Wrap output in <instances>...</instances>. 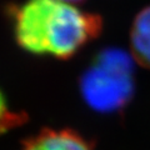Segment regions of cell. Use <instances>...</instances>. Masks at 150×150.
Instances as JSON below:
<instances>
[{"label": "cell", "mask_w": 150, "mask_h": 150, "mask_svg": "<svg viewBox=\"0 0 150 150\" xmlns=\"http://www.w3.org/2000/svg\"><path fill=\"white\" fill-rule=\"evenodd\" d=\"M23 150H93V148L74 130L44 129L28 139Z\"/></svg>", "instance_id": "3"}, {"label": "cell", "mask_w": 150, "mask_h": 150, "mask_svg": "<svg viewBox=\"0 0 150 150\" xmlns=\"http://www.w3.org/2000/svg\"><path fill=\"white\" fill-rule=\"evenodd\" d=\"M59 1H64V3H69V4H76V3H80V1H84V0H59Z\"/></svg>", "instance_id": "6"}, {"label": "cell", "mask_w": 150, "mask_h": 150, "mask_svg": "<svg viewBox=\"0 0 150 150\" xmlns=\"http://www.w3.org/2000/svg\"><path fill=\"white\" fill-rule=\"evenodd\" d=\"M26 121V115L10 109L4 93L0 90V137Z\"/></svg>", "instance_id": "5"}, {"label": "cell", "mask_w": 150, "mask_h": 150, "mask_svg": "<svg viewBox=\"0 0 150 150\" xmlns=\"http://www.w3.org/2000/svg\"><path fill=\"white\" fill-rule=\"evenodd\" d=\"M80 93L89 108L114 112L134 93V59L121 49H105L93 59L80 78Z\"/></svg>", "instance_id": "2"}, {"label": "cell", "mask_w": 150, "mask_h": 150, "mask_svg": "<svg viewBox=\"0 0 150 150\" xmlns=\"http://www.w3.org/2000/svg\"><path fill=\"white\" fill-rule=\"evenodd\" d=\"M99 15L59 0H26L14 9L18 45L38 56L69 59L101 33Z\"/></svg>", "instance_id": "1"}, {"label": "cell", "mask_w": 150, "mask_h": 150, "mask_svg": "<svg viewBox=\"0 0 150 150\" xmlns=\"http://www.w3.org/2000/svg\"><path fill=\"white\" fill-rule=\"evenodd\" d=\"M131 56L134 60L150 69V5L135 16L130 30Z\"/></svg>", "instance_id": "4"}]
</instances>
